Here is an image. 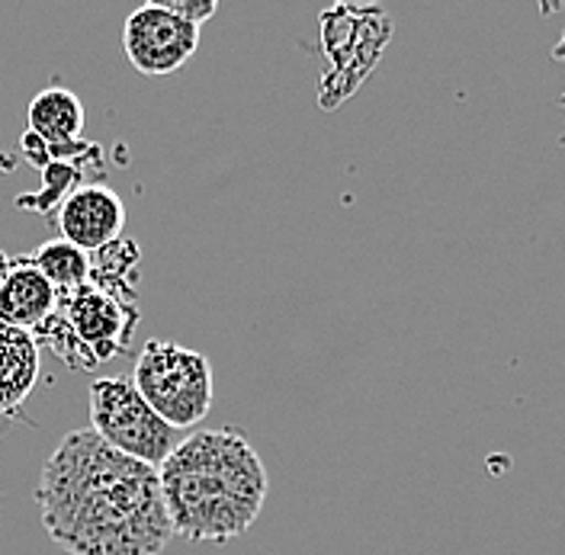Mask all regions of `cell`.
<instances>
[{
	"instance_id": "obj_7",
	"label": "cell",
	"mask_w": 565,
	"mask_h": 555,
	"mask_svg": "<svg viewBox=\"0 0 565 555\" xmlns=\"http://www.w3.org/2000/svg\"><path fill=\"white\" fill-rule=\"evenodd\" d=\"M126 206L119 193L100 183H87L71 190L58 209V232L62 238L81 247L84 254H94L116 238H122Z\"/></svg>"
},
{
	"instance_id": "obj_5",
	"label": "cell",
	"mask_w": 565,
	"mask_h": 555,
	"mask_svg": "<svg viewBox=\"0 0 565 555\" xmlns=\"http://www.w3.org/2000/svg\"><path fill=\"white\" fill-rule=\"evenodd\" d=\"M129 65L145 77H168L183 68L200 45V26L174 17L164 3H141L122 26Z\"/></svg>"
},
{
	"instance_id": "obj_8",
	"label": "cell",
	"mask_w": 565,
	"mask_h": 555,
	"mask_svg": "<svg viewBox=\"0 0 565 555\" xmlns=\"http://www.w3.org/2000/svg\"><path fill=\"white\" fill-rule=\"evenodd\" d=\"M58 312V289L35 270L30 257H17L0 270V318L33 334Z\"/></svg>"
},
{
	"instance_id": "obj_14",
	"label": "cell",
	"mask_w": 565,
	"mask_h": 555,
	"mask_svg": "<svg viewBox=\"0 0 565 555\" xmlns=\"http://www.w3.org/2000/svg\"><path fill=\"white\" fill-rule=\"evenodd\" d=\"M164 7L180 17V20H186V23H193V26H203L206 20L215 17V0H203V3H196V0H164Z\"/></svg>"
},
{
	"instance_id": "obj_11",
	"label": "cell",
	"mask_w": 565,
	"mask_h": 555,
	"mask_svg": "<svg viewBox=\"0 0 565 555\" xmlns=\"http://www.w3.org/2000/svg\"><path fill=\"white\" fill-rule=\"evenodd\" d=\"M139 244L116 238L113 244H106L100 250L90 254V279L97 289L109 292L113 299L136 306V279H139Z\"/></svg>"
},
{
	"instance_id": "obj_3",
	"label": "cell",
	"mask_w": 565,
	"mask_h": 555,
	"mask_svg": "<svg viewBox=\"0 0 565 555\" xmlns=\"http://www.w3.org/2000/svg\"><path fill=\"white\" fill-rule=\"evenodd\" d=\"M148 408L168 427H196L212 408V366L196 350L174 341H148L129 376Z\"/></svg>"
},
{
	"instance_id": "obj_2",
	"label": "cell",
	"mask_w": 565,
	"mask_h": 555,
	"mask_svg": "<svg viewBox=\"0 0 565 555\" xmlns=\"http://www.w3.org/2000/svg\"><path fill=\"white\" fill-rule=\"evenodd\" d=\"M171 530L186 543H225L247 533L267 501V469L245 434L196 430L161 462Z\"/></svg>"
},
{
	"instance_id": "obj_13",
	"label": "cell",
	"mask_w": 565,
	"mask_h": 555,
	"mask_svg": "<svg viewBox=\"0 0 565 555\" xmlns=\"http://www.w3.org/2000/svg\"><path fill=\"white\" fill-rule=\"evenodd\" d=\"M33 338H39L42 344L55 350V356L68 366V370H94L97 363L90 360V353L81 348V341L71 334V328L65 324V318L55 312L45 324H39L33 331Z\"/></svg>"
},
{
	"instance_id": "obj_4",
	"label": "cell",
	"mask_w": 565,
	"mask_h": 555,
	"mask_svg": "<svg viewBox=\"0 0 565 555\" xmlns=\"http://www.w3.org/2000/svg\"><path fill=\"white\" fill-rule=\"evenodd\" d=\"M90 430L106 447L161 469L174 452L177 430L148 408L129 376L97 380L90 385Z\"/></svg>"
},
{
	"instance_id": "obj_6",
	"label": "cell",
	"mask_w": 565,
	"mask_h": 555,
	"mask_svg": "<svg viewBox=\"0 0 565 555\" xmlns=\"http://www.w3.org/2000/svg\"><path fill=\"white\" fill-rule=\"evenodd\" d=\"M58 314L65 318L71 334L81 341V348L90 353V360L97 366L119 356L122 350H129V331L139 321L136 306L113 299L109 292L97 289L94 282H84L81 289L62 296Z\"/></svg>"
},
{
	"instance_id": "obj_9",
	"label": "cell",
	"mask_w": 565,
	"mask_h": 555,
	"mask_svg": "<svg viewBox=\"0 0 565 555\" xmlns=\"http://www.w3.org/2000/svg\"><path fill=\"white\" fill-rule=\"evenodd\" d=\"M30 132L42 141L55 161L84 148V104L65 87H45L30 104Z\"/></svg>"
},
{
	"instance_id": "obj_1",
	"label": "cell",
	"mask_w": 565,
	"mask_h": 555,
	"mask_svg": "<svg viewBox=\"0 0 565 555\" xmlns=\"http://www.w3.org/2000/svg\"><path fill=\"white\" fill-rule=\"evenodd\" d=\"M35 504L49 540L68 555H161L174 536L158 469L106 447L90 427L58 440Z\"/></svg>"
},
{
	"instance_id": "obj_12",
	"label": "cell",
	"mask_w": 565,
	"mask_h": 555,
	"mask_svg": "<svg viewBox=\"0 0 565 555\" xmlns=\"http://www.w3.org/2000/svg\"><path fill=\"white\" fill-rule=\"evenodd\" d=\"M30 260L35 264V270L58 289V299L81 289L90 279V254H84L81 247H74L65 238L45 242Z\"/></svg>"
},
{
	"instance_id": "obj_10",
	"label": "cell",
	"mask_w": 565,
	"mask_h": 555,
	"mask_svg": "<svg viewBox=\"0 0 565 555\" xmlns=\"http://www.w3.org/2000/svg\"><path fill=\"white\" fill-rule=\"evenodd\" d=\"M39 380V344L30 331L0 318V415L17 412Z\"/></svg>"
}]
</instances>
